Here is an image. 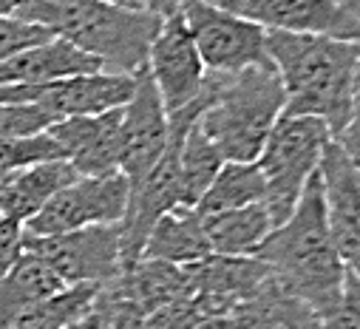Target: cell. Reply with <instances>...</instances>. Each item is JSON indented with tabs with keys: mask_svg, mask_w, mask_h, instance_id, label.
I'll use <instances>...</instances> for the list:
<instances>
[{
	"mask_svg": "<svg viewBox=\"0 0 360 329\" xmlns=\"http://www.w3.org/2000/svg\"><path fill=\"white\" fill-rule=\"evenodd\" d=\"M18 18L43 26L117 74H139L148 65L150 43L165 20L145 6L108 0H26Z\"/></svg>",
	"mask_w": 360,
	"mask_h": 329,
	"instance_id": "obj_3",
	"label": "cell"
},
{
	"mask_svg": "<svg viewBox=\"0 0 360 329\" xmlns=\"http://www.w3.org/2000/svg\"><path fill=\"white\" fill-rule=\"evenodd\" d=\"M167 145V111L162 97L150 82L148 71L136 74V89L128 105L122 108L120 122V174L128 188L136 191L145 176L156 168Z\"/></svg>",
	"mask_w": 360,
	"mask_h": 329,
	"instance_id": "obj_11",
	"label": "cell"
},
{
	"mask_svg": "<svg viewBox=\"0 0 360 329\" xmlns=\"http://www.w3.org/2000/svg\"><path fill=\"white\" fill-rule=\"evenodd\" d=\"M6 179H9V176H0V202H4V191H6Z\"/></svg>",
	"mask_w": 360,
	"mask_h": 329,
	"instance_id": "obj_37",
	"label": "cell"
},
{
	"mask_svg": "<svg viewBox=\"0 0 360 329\" xmlns=\"http://www.w3.org/2000/svg\"><path fill=\"white\" fill-rule=\"evenodd\" d=\"M332 142L326 122L315 117H290L281 114L273 134L264 142L255 164L266 185L264 207L273 219V227L290 219L307 182L321 171L323 148Z\"/></svg>",
	"mask_w": 360,
	"mask_h": 329,
	"instance_id": "obj_5",
	"label": "cell"
},
{
	"mask_svg": "<svg viewBox=\"0 0 360 329\" xmlns=\"http://www.w3.org/2000/svg\"><path fill=\"white\" fill-rule=\"evenodd\" d=\"M108 4H122V6H145V0H108Z\"/></svg>",
	"mask_w": 360,
	"mask_h": 329,
	"instance_id": "obj_36",
	"label": "cell"
},
{
	"mask_svg": "<svg viewBox=\"0 0 360 329\" xmlns=\"http://www.w3.org/2000/svg\"><path fill=\"white\" fill-rule=\"evenodd\" d=\"M236 329H318L315 312L295 298L273 273L230 315Z\"/></svg>",
	"mask_w": 360,
	"mask_h": 329,
	"instance_id": "obj_17",
	"label": "cell"
},
{
	"mask_svg": "<svg viewBox=\"0 0 360 329\" xmlns=\"http://www.w3.org/2000/svg\"><path fill=\"white\" fill-rule=\"evenodd\" d=\"M63 287L65 284L37 256L23 253L20 262L0 278V329H15V323L29 309H34Z\"/></svg>",
	"mask_w": 360,
	"mask_h": 329,
	"instance_id": "obj_19",
	"label": "cell"
},
{
	"mask_svg": "<svg viewBox=\"0 0 360 329\" xmlns=\"http://www.w3.org/2000/svg\"><path fill=\"white\" fill-rule=\"evenodd\" d=\"M145 9L156 12L159 18H173L182 9V0H145Z\"/></svg>",
	"mask_w": 360,
	"mask_h": 329,
	"instance_id": "obj_32",
	"label": "cell"
},
{
	"mask_svg": "<svg viewBox=\"0 0 360 329\" xmlns=\"http://www.w3.org/2000/svg\"><path fill=\"white\" fill-rule=\"evenodd\" d=\"M255 259L301 298L315 318H323L340 301L346 267L329 233L321 171L307 182L290 219L273 227L261 241Z\"/></svg>",
	"mask_w": 360,
	"mask_h": 329,
	"instance_id": "obj_1",
	"label": "cell"
},
{
	"mask_svg": "<svg viewBox=\"0 0 360 329\" xmlns=\"http://www.w3.org/2000/svg\"><path fill=\"white\" fill-rule=\"evenodd\" d=\"M321 182L335 250L346 273L360 281V168L335 139L321 156Z\"/></svg>",
	"mask_w": 360,
	"mask_h": 329,
	"instance_id": "obj_13",
	"label": "cell"
},
{
	"mask_svg": "<svg viewBox=\"0 0 360 329\" xmlns=\"http://www.w3.org/2000/svg\"><path fill=\"white\" fill-rule=\"evenodd\" d=\"M26 4V0H0V18L6 15H18V9Z\"/></svg>",
	"mask_w": 360,
	"mask_h": 329,
	"instance_id": "obj_35",
	"label": "cell"
},
{
	"mask_svg": "<svg viewBox=\"0 0 360 329\" xmlns=\"http://www.w3.org/2000/svg\"><path fill=\"white\" fill-rule=\"evenodd\" d=\"M287 105L284 86L273 65L238 74H207V105L199 128L224 162H255Z\"/></svg>",
	"mask_w": 360,
	"mask_h": 329,
	"instance_id": "obj_4",
	"label": "cell"
},
{
	"mask_svg": "<svg viewBox=\"0 0 360 329\" xmlns=\"http://www.w3.org/2000/svg\"><path fill=\"white\" fill-rule=\"evenodd\" d=\"M23 238L26 230L20 221L0 216V278H4L23 256Z\"/></svg>",
	"mask_w": 360,
	"mask_h": 329,
	"instance_id": "obj_30",
	"label": "cell"
},
{
	"mask_svg": "<svg viewBox=\"0 0 360 329\" xmlns=\"http://www.w3.org/2000/svg\"><path fill=\"white\" fill-rule=\"evenodd\" d=\"M221 164H224V156L205 136V131L199 128V120H196V125L185 136L182 156H179V182H182V205L185 207H196L202 202V196L219 176Z\"/></svg>",
	"mask_w": 360,
	"mask_h": 329,
	"instance_id": "obj_23",
	"label": "cell"
},
{
	"mask_svg": "<svg viewBox=\"0 0 360 329\" xmlns=\"http://www.w3.org/2000/svg\"><path fill=\"white\" fill-rule=\"evenodd\" d=\"M136 89V74L94 71L77 74L46 86H6L0 89V103H34L57 122L71 117H97L128 105Z\"/></svg>",
	"mask_w": 360,
	"mask_h": 329,
	"instance_id": "obj_9",
	"label": "cell"
},
{
	"mask_svg": "<svg viewBox=\"0 0 360 329\" xmlns=\"http://www.w3.org/2000/svg\"><path fill=\"white\" fill-rule=\"evenodd\" d=\"M131 202V188L122 174L108 176H77L54 199H49L40 213H34L23 230L37 238L63 236L97 224H122Z\"/></svg>",
	"mask_w": 360,
	"mask_h": 329,
	"instance_id": "obj_8",
	"label": "cell"
},
{
	"mask_svg": "<svg viewBox=\"0 0 360 329\" xmlns=\"http://www.w3.org/2000/svg\"><path fill=\"white\" fill-rule=\"evenodd\" d=\"M94 329H148V315L114 284H105L91 309Z\"/></svg>",
	"mask_w": 360,
	"mask_h": 329,
	"instance_id": "obj_26",
	"label": "cell"
},
{
	"mask_svg": "<svg viewBox=\"0 0 360 329\" xmlns=\"http://www.w3.org/2000/svg\"><path fill=\"white\" fill-rule=\"evenodd\" d=\"M74 179H77V171L65 159L40 162V164H32V168H26V171H18L6 179L4 202H0V216L26 224L34 213H40V207L49 199H54Z\"/></svg>",
	"mask_w": 360,
	"mask_h": 329,
	"instance_id": "obj_18",
	"label": "cell"
},
{
	"mask_svg": "<svg viewBox=\"0 0 360 329\" xmlns=\"http://www.w3.org/2000/svg\"><path fill=\"white\" fill-rule=\"evenodd\" d=\"M332 4H338L346 15H352L354 20H360V0H332Z\"/></svg>",
	"mask_w": 360,
	"mask_h": 329,
	"instance_id": "obj_34",
	"label": "cell"
},
{
	"mask_svg": "<svg viewBox=\"0 0 360 329\" xmlns=\"http://www.w3.org/2000/svg\"><path fill=\"white\" fill-rule=\"evenodd\" d=\"M207 4H221V0H207Z\"/></svg>",
	"mask_w": 360,
	"mask_h": 329,
	"instance_id": "obj_38",
	"label": "cell"
},
{
	"mask_svg": "<svg viewBox=\"0 0 360 329\" xmlns=\"http://www.w3.org/2000/svg\"><path fill=\"white\" fill-rule=\"evenodd\" d=\"M318 329H360V281L346 273L340 301L318 318Z\"/></svg>",
	"mask_w": 360,
	"mask_h": 329,
	"instance_id": "obj_29",
	"label": "cell"
},
{
	"mask_svg": "<svg viewBox=\"0 0 360 329\" xmlns=\"http://www.w3.org/2000/svg\"><path fill=\"white\" fill-rule=\"evenodd\" d=\"M105 71L100 60L82 54L65 40H46L0 63V89L6 86H46L77 74Z\"/></svg>",
	"mask_w": 360,
	"mask_h": 329,
	"instance_id": "obj_15",
	"label": "cell"
},
{
	"mask_svg": "<svg viewBox=\"0 0 360 329\" xmlns=\"http://www.w3.org/2000/svg\"><path fill=\"white\" fill-rule=\"evenodd\" d=\"M23 253L37 256L65 287L71 284H111L122 276V227L97 224L63 236L23 238Z\"/></svg>",
	"mask_w": 360,
	"mask_h": 329,
	"instance_id": "obj_6",
	"label": "cell"
},
{
	"mask_svg": "<svg viewBox=\"0 0 360 329\" xmlns=\"http://www.w3.org/2000/svg\"><path fill=\"white\" fill-rule=\"evenodd\" d=\"M100 290H103L100 284H71V287H63L60 292L49 295L34 309H29L15 323V329H71L74 323H79L82 318L91 315Z\"/></svg>",
	"mask_w": 360,
	"mask_h": 329,
	"instance_id": "obj_24",
	"label": "cell"
},
{
	"mask_svg": "<svg viewBox=\"0 0 360 329\" xmlns=\"http://www.w3.org/2000/svg\"><path fill=\"white\" fill-rule=\"evenodd\" d=\"M111 284L128 301H134L145 315H153L156 309L191 295L185 267H173L165 262H145V259H139L134 267L122 270V276Z\"/></svg>",
	"mask_w": 360,
	"mask_h": 329,
	"instance_id": "obj_20",
	"label": "cell"
},
{
	"mask_svg": "<svg viewBox=\"0 0 360 329\" xmlns=\"http://www.w3.org/2000/svg\"><path fill=\"white\" fill-rule=\"evenodd\" d=\"M196 329H236V323L230 318H205Z\"/></svg>",
	"mask_w": 360,
	"mask_h": 329,
	"instance_id": "obj_33",
	"label": "cell"
},
{
	"mask_svg": "<svg viewBox=\"0 0 360 329\" xmlns=\"http://www.w3.org/2000/svg\"><path fill=\"white\" fill-rule=\"evenodd\" d=\"M179 15L188 23L207 74H238L255 65H273L266 57V32L252 20L207 0H182Z\"/></svg>",
	"mask_w": 360,
	"mask_h": 329,
	"instance_id": "obj_7",
	"label": "cell"
},
{
	"mask_svg": "<svg viewBox=\"0 0 360 329\" xmlns=\"http://www.w3.org/2000/svg\"><path fill=\"white\" fill-rule=\"evenodd\" d=\"M213 256L210 241L205 233V219L199 216L196 207L179 205L167 210L150 230L142 259L145 262H165L173 267H191Z\"/></svg>",
	"mask_w": 360,
	"mask_h": 329,
	"instance_id": "obj_16",
	"label": "cell"
},
{
	"mask_svg": "<svg viewBox=\"0 0 360 329\" xmlns=\"http://www.w3.org/2000/svg\"><path fill=\"white\" fill-rule=\"evenodd\" d=\"M57 120L34 103H0V142L46 134Z\"/></svg>",
	"mask_w": 360,
	"mask_h": 329,
	"instance_id": "obj_27",
	"label": "cell"
},
{
	"mask_svg": "<svg viewBox=\"0 0 360 329\" xmlns=\"http://www.w3.org/2000/svg\"><path fill=\"white\" fill-rule=\"evenodd\" d=\"M266 185L255 162H224L219 176L196 205L199 216H216L250 205H264Z\"/></svg>",
	"mask_w": 360,
	"mask_h": 329,
	"instance_id": "obj_22",
	"label": "cell"
},
{
	"mask_svg": "<svg viewBox=\"0 0 360 329\" xmlns=\"http://www.w3.org/2000/svg\"><path fill=\"white\" fill-rule=\"evenodd\" d=\"M346 156L360 168V60H357V68H354V89H352V117H349V125L346 131L335 139Z\"/></svg>",
	"mask_w": 360,
	"mask_h": 329,
	"instance_id": "obj_31",
	"label": "cell"
},
{
	"mask_svg": "<svg viewBox=\"0 0 360 329\" xmlns=\"http://www.w3.org/2000/svg\"><path fill=\"white\" fill-rule=\"evenodd\" d=\"M202 219L213 256L230 259H255V250L273 230V219H269L264 205H250Z\"/></svg>",
	"mask_w": 360,
	"mask_h": 329,
	"instance_id": "obj_21",
	"label": "cell"
},
{
	"mask_svg": "<svg viewBox=\"0 0 360 329\" xmlns=\"http://www.w3.org/2000/svg\"><path fill=\"white\" fill-rule=\"evenodd\" d=\"M120 122L122 108L97 117H71L54 122L49 136L60 145L77 176H108L120 174Z\"/></svg>",
	"mask_w": 360,
	"mask_h": 329,
	"instance_id": "obj_14",
	"label": "cell"
},
{
	"mask_svg": "<svg viewBox=\"0 0 360 329\" xmlns=\"http://www.w3.org/2000/svg\"><path fill=\"white\" fill-rule=\"evenodd\" d=\"M145 71L162 97L167 117L202 100L207 86V68L182 15L162 20V29L150 43Z\"/></svg>",
	"mask_w": 360,
	"mask_h": 329,
	"instance_id": "obj_10",
	"label": "cell"
},
{
	"mask_svg": "<svg viewBox=\"0 0 360 329\" xmlns=\"http://www.w3.org/2000/svg\"><path fill=\"white\" fill-rule=\"evenodd\" d=\"M266 57L287 94L284 114L315 117L326 122L332 139H338L352 117V89L360 43L266 32Z\"/></svg>",
	"mask_w": 360,
	"mask_h": 329,
	"instance_id": "obj_2",
	"label": "cell"
},
{
	"mask_svg": "<svg viewBox=\"0 0 360 329\" xmlns=\"http://www.w3.org/2000/svg\"><path fill=\"white\" fill-rule=\"evenodd\" d=\"M219 6L252 20L264 32L315 34L360 43V20L346 15L332 0H221Z\"/></svg>",
	"mask_w": 360,
	"mask_h": 329,
	"instance_id": "obj_12",
	"label": "cell"
},
{
	"mask_svg": "<svg viewBox=\"0 0 360 329\" xmlns=\"http://www.w3.org/2000/svg\"><path fill=\"white\" fill-rule=\"evenodd\" d=\"M65 159L60 145L46 134L26 136V139H4L0 142V176H12L18 171H26L40 162Z\"/></svg>",
	"mask_w": 360,
	"mask_h": 329,
	"instance_id": "obj_25",
	"label": "cell"
},
{
	"mask_svg": "<svg viewBox=\"0 0 360 329\" xmlns=\"http://www.w3.org/2000/svg\"><path fill=\"white\" fill-rule=\"evenodd\" d=\"M46 40H51V34L37 23H29L18 15L0 18V63L32 49V46H40Z\"/></svg>",
	"mask_w": 360,
	"mask_h": 329,
	"instance_id": "obj_28",
	"label": "cell"
}]
</instances>
